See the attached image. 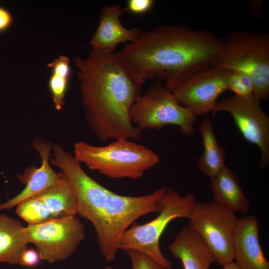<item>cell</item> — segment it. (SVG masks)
<instances>
[{
    "instance_id": "obj_1",
    "label": "cell",
    "mask_w": 269,
    "mask_h": 269,
    "mask_svg": "<svg viewBox=\"0 0 269 269\" xmlns=\"http://www.w3.org/2000/svg\"><path fill=\"white\" fill-rule=\"evenodd\" d=\"M223 40L207 30L160 25L141 32L116 55L142 85L162 79L171 90L192 74L213 65Z\"/></svg>"
},
{
    "instance_id": "obj_2",
    "label": "cell",
    "mask_w": 269,
    "mask_h": 269,
    "mask_svg": "<svg viewBox=\"0 0 269 269\" xmlns=\"http://www.w3.org/2000/svg\"><path fill=\"white\" fill-rule=\"evenodd\" d=\"M82 103L91 131L99 139L137 140L141 131L131 121L130 110L143 85L113 52L92 49L86 59L75 57Z\"/></svg>"
},
{
    "instance_id": "obj_3",
    "label": "cell",
    "mask_w": 269,
    "mask_h": 269,
    "mask_svg": "<svg viewBox=\"0 0 269 269\" xmlns=\"http://www.w3.org/2000/svg\"><path fill=\"white\" fill-rule=\"evenodd\" d=\"M51 164L64 175L74 191L77 213L93 225L102 255L108 262L116 259L122 234L141 216L157 212L167 190L160 188L139 196L118 194L89 176L74 156L58 144L53 145Z\"/></svg>"
},
{
    "instance_id": "obj_4",
    "label": "cell",
    "mask_w": 269,
    "mask_h": 269,
    "mask_svg": "<svg viewBox=\"0 0 269 269\" xmlns=\"http://www.w3.org/2000/svg\"><path fill=\"white\" fill-rule=\"evenodd\" d=\"M104 146L79 141L74 157L80 164L111 178L137 179L160 162L157 154L144 145L121 138Z\"/></svg>"
},
{
    "instance_id": "obj_5",
    "label": "cell",
    "mask_w": 269,
    "mask_h": 269,
    "mask_svg": "<svg viewBox=\"0 0 269 269\" xmlns=\"http://www.w3.org/2000/svg\"><path fill=\"white\" fill-rule=\"evenodd\" d=\"M214 66L248 75L260 100L269 97V35L243 30L229 33L223 43Z\"/></svg>"
},
{
    "instance_id": "obj_6",
    "label": "cell",
    "mask_w": 269,
    "mask_h": 269,
    "mask_svg": "<svg viewBox=\"0 0 269 269\" xmlns=\"http://www.w3.org/2000/svg\"><path fill=\"white\" fill-rule=\"evenodd\" d=\"M196 201L193 194L181 196L179 192L168 189L160 201L161 209L157 216L142 225L132 224L121 236L118 249L139 251L153 259L165 269H172V263L161 251L160 237L172 220L188 219Z\"/></svg>"
},
{
    "instance_id": "obj_7",
    "label": "cell",
    "mask_w": 269,
    "mask_h": 269,
    "mask_svg": "<svg viewBox=\"0 0 269 269\" xmlns=\"http://www.w3.org/2000/svg\"><path fill=\"white\" fill-rule=\"evenodd\" d=\"M129 117L141 131L146 129L159 130L171 125L178 127L181 134L187 136L193 134L196 121V117L159 82L154 83L136 99L130 110Z\"/></svg>"
},
{
    "instance_id": "obj_8",
    "label": "cell",
    "mask_w": 269,
    "mask_h": 269,
    "mask_svg": "<svg viewBox=\"0 0 269 269\" xmlns=\"http://www.w3.org/2000/svg\"><path fill=\"white\" fill-rule=\"evenodd\" d=\"M238 218L234 212L214 201H196L188 227L208 246L216 262L223 266L233 262V241Z\"/></svg>"
},
{
    "instance_id": "obj_9",
    "label": "cell",
    "mask_w": 269,
    "mask_h": 269,
    "mask_svg": "<svg viewBox=\"0 0 269 269\" xmlns=\"http://www.w3.org/2000/svg\"><path fill=\"white\" fill-rule=\"evenodd\" d=\"M24 235L26 244H33L41 260L49 263L68 259L85 238L84 225L76 216L28 225Z\"/></svg>"
},
{
    "instance_id": "obj_10",
    "label": "cell",
    "mask_w": 269,
    "mask_h": 269,
    "mask_svg": "<svg viewBox=\"0 0 269 269\" xmlns=\"http://www.w3.org/2000/svg\"><path fill=\"white\" fill-rule=\"evenodd\" d=\"M229 114L244 138L255 144L261 154L260 166L269 164V117L262 110L260 100L254 94L246 98L234 95L217 102L212 112L213 117L219 112Z\"/></svg>"
},
{
    "instance_id": "obj_11",
    "label": "cell",
    "mask_w": 269,
    "mask_h": 269,
    "mask_svg": "<svg viewBox=\"0 0 269 269\" xmlns=\"http://www.w3.org/2000/svg\"><path fill=\"white\" fill-rule=\"evenodd\" d=\"M231 71L212 65L187 77L171 91L195 116L212 112L219 96L229 90Z\"/></svg>"
},
{
    "instance_id": "obj_12",
    "label": "cell",
    "mask_w": 269,
    "mask_h": 269,
    "mask_svg": "<svg viewBox=\"0 0 269 269\" xmlns=\"http://www.w3.org/2000/svg\"><path fill=\"white\" fill-rule=\"evenodd\" d=\"M31 146L39 154L41 165L28 172L24 188L12 198L0 204V210H11L20 202L67 181L62 172H56L50 164L53 147L50 142L36 138L32 141Z\"/></svg>"
},
{
    "instance_id": "obj_13",
    "label": "cell",
    "mask_w": 269,
    "mask_h": 269,
    "mask_svg": "<svg viewBox=\"0 0 269 269\" xmlns=\"http://www.w3.org/2000/svg\"><path fill=\"white\" fill-rule=\"evenodd\" d=\"M234 260L239 269H269L259 239V224L254 215L237 219L233 241Z\"/></svg>"
},
{
    "instance_id": "obj_14",
    "label": "cell",
    "mask_w": 269,
    "mask_h": 269,
    "mask_svg": "<svg viewBox=\"0 0 269 269\" xmlns=\"http://www.w3.org/2000/svg\"><path fill=\"white\" fill-rule=\"evenodd\" d=\"M122 11L118 4L103 6L97 28L88 45L92 49L114 52L118 45L136 40L141 32L137 27L127 28L123 25Z\"/></svg>"
},
{
    "instance_id": "obj_15",
    "label": "cell",
    "mask_w": 269,
    "mask_h": 269,
    "mask_svg": "<svg viewBox=\"0 0 269 269\" xmlns=\"http://www.w3.org/2000/svg\"><path fill=\"white\" fill-rule=\"evenodd\" d=\"M168 249L174 258L181 261L183 269H209L216 262L208 246L189 227L180 231Z\"/></svg>"
},
{
    "instance_id": "obj_16",
    "label": "cell",
    "mask_w": 269,
    "mask_h": 269,
    "mask_svg": "<svg viewBox=\"0 0 269 269\" xmlns=\"http://www.w3.org/2000/svg\"><path fill=\"white\" fill-rule=\"evenodd\" d=\"M211 180L214 201L232 212L246 213L250 203L241 188L236 175L226 166Z\"/></svg>"
},
{
    "instance_id": "obj_17",
    "label": "cell",
    "mask_w": 269,
    "mask_h": 269,
    "mask_svg": "<svg viewBox=\"0 0 269 269\" xmlns=\"http://www.w3.org/2000/svg\"><path fill=\"white\" fill-rule=\"evenodd\" d=\"M21 222L5 214H0V263L20 264L23 252L27 248Z\"/></svg>"
},
{
    "instance_id": "obj_18",
    "label": "cell",
    "mask_w": 269,
    "mask_h": 269,
    "mask_svg": "<svg viewBox=\"0 0 269 269\" xmlns=\"http://www.w3.org/2000/svg\"><path fill=\"white\" fill-rule=\"evenodd\" d=\"M199 129L202 136L203 151L197 160V165L201 172L212 180L226 166L225 149L218 143L210 119L203 120Z\"/></svg>"
},
{
    "instance_id": "obj_19",
    "label": "cell",
    "mask_w": 269,
    "mask_h": 269,
    "mask_svg": "<svg viewBox=\"0 0 269 269\" xmlns=\"http://www.w3.org/2000/svg\"><path fill=\"white\" fill-rule=\"evenodd\" d=\"M33 197L45 204L53 219L78 215L75 196L67 180Z\"/></svg>"
},
{
    "instance_id": "obj_20",
    "label": "cell",
    "mask_w": 269,
    "mask_h": 269,
    "mask_svg": "<svg viewBox=\"0 0 269 269\" xmlns=\"http://www.w3.org/2000/svg\"><path fill=\"white\" fill-rule=\"evenodd\" d=\"M52 70L48 81V87L53 102L57 110H61L64 103L71 73L70 60L67 56L61 55L47 65Z\"/></svg>"
},
{
    "instance_id": "obj_21",
    "label": "cell",
    "mask_w": 269,
    "mask_h": 269,
    "mask_svg": "<svg viewBox=\"0 0 269 269\" xmlns=\"http://www.w3.org/2000/svg\"><path fill=\"white\" fill-rule=\"evenodd\" d=\"M16 206V214L28 225L40 224L53 219L45 204L35 197L27 199Z\"/></svg>"
},
{
    "instance_id": "obj_22",
    "label": "cell",
    "mask_w": 269,
    "mask_h": 269,
    "mask_svg": "<svg viewBox=\"0 0 269 269\" xmlns=\"http://www.w3.org/2000/svg\"><path fill=\"white\" fill-rule=\"evenodd\" d=\"M125 252L132 262V269H165L157 261L141 252L133 250Z\"/></svg>"
},
{
    "instance_id": "obj_23",
    "label": "cell",
    "mask_w": 269,
    "mask_h": 269,
    "mask_svg": "<svg viewBox=\"0 0 269 269\" xmlns=\"http://www.w3.org/2000/svg\"><path fill=\"white\" fill-rule=\"evenodd\" d=\"M153 0H129L124 10L135 14H142L149 11L153 6Z\"/></svg>"
},
{
    "instance_id": "obj_24",
    "label": "cell",
    "mask_w": 269,
    "mask_h": 269,
    "mask_svg": "<svg viewBox=\"0 0 269 269\" xmlns=\"http://www.w3.org/2000/svg\"><path fill=\"white\" fill-rule=\"evenodd\" d=\"M228 88L229 90L232 91L234 93V95L239 97L246 98L252 95L249 94L245 88L236 72L231 71Z\"/></svg>"
},
{
    "instance_id": "obj_25",
    "label": "cell",
    "mask_w": 269,
    "mask_h": 269,
    "mask_svg": "<svg viewBox=\"0 0 269 269\" xmlns=\"http://www.w3.org/2000/svg\"><path fill=\"white\" fill-rule=\"evenodd\" d=\"M41 258L36 250L27 248L23 252L20 266L26 268H34L40 263Z\"/></svg>"
},
{
    "instance_id": "obj_26",
    "label": "cell",
    "mask_w": 269,
    "mask_h": 269,
    "mask_svg": "<svg viewBox=\"0 0 269 269\" xmlns=\"http://www.w3.org/2000/svg\"><path fill=\"white\" fill-rule=\"evenodd\" d=\"M13 21L12 15L6 9L0 6V32L7 29Z\"/></svg>"
},
{
    "instance_id": "obj_27",
    "label": "cell",
    "mask_w": 269,
    "mask_h": 269,
    "mask_svg": "<svg viewBox=\"0 0 269 269\" xmlns=\"http://www.w3.org/2000/svg\"><path fill=\"white\" fill-rule=\"evenodd\" d=\"M262 3L263 1L260 0H252L250 3L249 7L251 13L257 18L261 17L260 11Z\"/></svg>"
},
{
    "instance_id": "obj_28",
    "label": "cell",
    "mask_w": 269,
    "mask_h": 269,
    "mask_svg": "<svg viewBox=\"0 0 269 269\" xmlns=\"http://www.w3.org/2000/svg\"><path fill=\"white\" fill-rule=\"evenodd\" d=\"M223 267V269H239L236 263L233 262L228 263Z\"/></svg>"
},
{
    "instance_id": "obj_29",
    "label": "cell",
    "mask_w": 269,
    "mask_h": 269,
    "mask_svg": "<svg viewBox=\"0 0 269 269\" xmlns=\"http://www.w3.org/2000/svg\"><path fill=\"white\" fill-rule=\"evenodd\" d=\"M103 269H113V268L111 266H107L105 267Z\"/></svg>"
}]
</instances>
